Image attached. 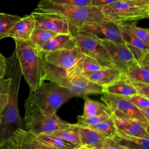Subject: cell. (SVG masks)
<instances>
[{"label": "cell", "mask_w": 149, "mask_h": 149, "mask_svg": "<svg viewBox=\"0 0 149 149\" xmlns=\"http://www.w3.org/2000/svg\"><path fill=\"white\" fill-rule=\"evenodd\" d=\"M6 59V75L10 78L8 102L0 121V144L12 136L17 129H23V119L18 109V93L22 76L16 51Z\"/></svg>", "instance_id": "6da1fadb"}, {"label": "cell", "mask_w": 149, "mask_h": 149, "mask_svg": "<svg viewBox=\"0 0 149 149\" xmlns=\"http://www.w3.org/2000/svg\"><path fill=\"white\" fill-rule=\"evenodd\" d=\"M14 40L22 75L29 86L30 91H34L45 81L43 51L30 40Z\"/></svg>", "instance_id": "7a4b0ae2"}, {"label": "cell", "mask_w": 149, "mask_h": 149, "mask_svg": "<svg viewBox=\"0 0 149 149\" xmlns=\"http://www.w3.org/2000/svg\"><path fill=\"white\" fill-rule=\"evenodd\" d=\"M34 9L56 13L64 17L68 22L70 34L73 37L86 24L105 19L102 7L62 5L40 0Z\"/></svg>", "instance_id": "3957f363"}, {"label": "cell", "mask_w": 149, "mask_h": 149, "mask_svg": "<svg viewBox=\"0 0 149 149\" xmlns=\"http://www.w3.org/2000/svg\"><path fill=\"white\" fill-rule=\"evenodd\" d=\"M85 55L78 47L74 48L59 49L44 52L43 57L45 70V80L55 81L72 72Z\"/></svg>", "instance_id": "277c9868"}, {"label": "cell", "mask_w": 149, "mask_h": 149, "mask_svg": "<svg viewBox=\"0 0 149 149\" xmlns=\"http://www.w3.org/2000/svg\"><path fill=\"white\" fill-rule=\"evenodd\" d=\"M25 114L23 122L26 130L35 136L49 134L55 130L71 127L73 123L61 119L56 113H49L43 111L33 103L26 100Z\"/></svg>", "instance_id": "5b68a950"}, {"label": "cell", "mask_w": 149, "mask_h": 149, "mask_svg": "<svg viewBox=\"0 0 149 149\" xmlns=\"http://www.w3.org/2000/svg\"><path fill=\"white\" fill-rule=\"evenodd\" d=\"M73 97L70 90L57 83L44 81L37 88L30 91L27 101L43 111L55 113L58 108Z\"/></svg>", "instance_id": "8992f818"}, {"label": "cell", "mask_w": 149, "mask_h": 149, "mask_svg": "<svg viewBox=\"0 0 149 149\" xmlns=\"http://www.w3.org/2000/svg\"><path fill=\"white\" fill-rule=\"evenodd\" d=\"M105 19L116 22H137L149 17V0L122 1L102 6Z\"/></svg>", "instance_id": "52a82bcc"}, {"label": "cell", "mask_w": 149, "mask_h": 149, "mask_svg": "<svg viewBox=\"0 0 149 149\" xmlns=\"http://www.w3.org/2000/svg\"><path fill=\"white\" fill-rule=\"evenodd\" d=\"M74 38L77 46L85 55L95 59L103 66H112L111 58L99 39L84 31L78 32Z\"/></svg>", "instance_id": "ba28073f"}, {"label": "cell", "mask_w": 149, "mask_h": 149, "mask_svg": "<svg viewBox=\"0 0 149 149\" xmlns=\"http://www.w3.org/2000/svg\"><path fill=\"white\" fill-rule=\"evenodd\" d=\"M100 40L111 58L112 66L122 74L125 73L130 68L138 64L125 44Z\"/></svg>", "instance_id": "9c48e42d"}, {"label": "cell", "mask_w": 149, "mask_h": 149, "mask_svg": "<svg viewBox=\"0 0 149 149\" xmlns=\"http://www.w3.org/2000/svg\"><path fill=\"white\" fill-rule=\"evenodd\" d=\"M68 88L73 96L85 97L90 94H102L103 87L98 85L80 73H73L54 81Z\"/></svg>", "instance_id": "30bf717a"}, {"label": "cell", "mask_w": 149, "mask_h": 149, "mask_svg": "<svg viewBox=\"0 0 149 149\" xmlns=\"http://www.w3.org/2000/svg\"><path fill=\"white\" fill-rule=\"evenodd\" d=\"M111 111L117 133L149 139V125L131 118L118 110Z\"/></svg>", "instance_id": "8fae6325"}, {"label": "cell", "mask_w": 149, "mask_h": 149, "mask_svg": "<svg viewBox=\"0 0 149 149\" xmlns=\"http://www.w3.org/2000/svg\"><path fill=\"white\" fill-rule=\"evenodd\" d=\"M79 31L90 33L101 40L125 44L118 23L114 21L104 19L92 22L84 26Z\"/></svg>", "instance_id": "7c38bea8"}, {"label": "cell", "mask_w": 149, "mask_h": 149, "mask_svg": "<svg viewBox=\"0 0 149 149\" xmlns=\"http://www.w3.org/2000/svg\"><path fill=\"white\" fill-rule=\"evenodd\" d=\"M31 15L35 20V28L58 34H70L67 20L61 15L34 10Z\"/></svg>", "instance_id": "4fadbf2b"}, {"label": "cell", "mask_w": 149, "mask_h": 149, "mask_svg": "<svg viewBox=\"0 0 149 149\" xmlns=\"http://www.w3.org/2000/svg\"><path fill=\"white\" fill-rule=\"evenodd\" d=\"M101 100L111 111L118 110L129 117L149 125V121L144 117L141 110L125 97L102 93Z\"/></svg>", "instance_id": "5bb4252c"}, {"label": "cell", "mask_w": 149, "mask_h": 149, "mask_svg": "<svg viewBox=\"0 0 149 149\" xmlns=\"http://www.w3.org/2000/svg\"><path fill=\"white\" fill-rule=\"evenodd\" d=\"M118 24L120 28L124 43L137 63L139 65L149 63V46L123 28L119 23Z\"/></svg>", "instance_id": "9a60e30c"}, {"label": "cell", "mask_w": 149, "mask_h": 149, "mask_svg": "<svg viewBox=\"0 0 149 149\" xmlns=\"http://www.w3.org/2000/svg\"><path fill=\"white\" fill-rule=\"evenodd\" d=\"M82 75L90 81L104 87L120 78L122 73L112 66H109Z\"/></svg>", "instance_id": "2e32d148"}, {"label": "cell", "mask_w": 149, "mask_h": 149, "mask_svg": "<svg viewBox=\"0 0 149 149\" xmlns=\"http://www.w3.org/2000/svg\"><path fill=\"white\" fill-rule=\"evenodd\" d=\"M34 29L35 20L33 16L30 14L21 17L13 26L6 37L23 40H30Z\"/></svg>", "instance_id": "e0dca14e"}, {"label": "cell", "mask_w": 149, "mask_h": 149, "mask_svg": "<svg viewBox=\"0 0 149 149\" xmlns=\"http://www.w3.org/2000/svg\"><path fill=\"white\" fill-rule=\"evenodd\" d=\"M76 47L75 39L71 34H58L38 47L44 52H48L59 49H70Z\"/></svg>", "instance_id": "ac0fdd59"}, {"label": "cell", "mask_w": 149, "mask_h": 149, "mask_svg": "<svg viewBox=\"0 0 149 149\" xmlns=\"http://www.w3.org/2000/svg\"><path fill=\"white\" fill-rule=\"evenodd\" d=\"M81 146L92 149H101L107 138L100 133L87 127L79 126Z\"/></svg>", "instance_id": "d6986e66"}, {"label": "cell", "mask_w": 149, "mask_h": 149, "mask_svg": "<svg viewBox=\"0 0 149 149\" xmlns=\"http://www.w3.org/2000/svg\"><path fill=\"white\" fill-rule=\"evenodd\" d=\"M12 138L18 149H43L37 136L24 129H16L13 133Z\"/></svg>", "instance_id": "ffe728a7"}, {"label": "cell", "mask_w": 149, "mask_h": 149, "mask_svg": "<svg viewBox=\"0 0 149 149\" xmlns=\"http://www.w3.org/2000/svg\"><path fill=\"white\" fill-rule=\"evenodd\" d=\"M102 93L125 97L137 94L134 88L127 81L122 74L118 79L104 87Z\"/></svg>", "instance_id": "44dd1931"}, {"label": "cell", "mask_w": 149, "mask_h": 149, "mask_svg": "<svg viewBox=\"0 0 149 149\" xmlns=\"http://www.w3.org/2000/svg\"><path fill=\"white\" fill-rule=\"evenodd\" d=\"M126 149H149V139L117 133L112 138Z\"/></svg>", "instance_id": "7402d4cb"}, {"label": "cell", "mask_w": 149, "mask_h": 149, "mask_svg": "<svg viewBox=\"0 0 149 149\" xmlns=\"http://www.w3.org/2000/svg\"><path fill=\"white\" fill-rule=\"evenodd\" d=\"M122 74L128 80L149 84V63L136 64Z\"/></svg>", "instance_id": "603a6c76"}, {"label": "cell", "mask_w": 149, "mask_h": 149, "mask_svg": "<svg viewBox=\"0 0 149 149\" xmlns=\"http://www.w3.org/2000/svg\"><path fill=\"white\" fill-rule=\"evenodd\" d=\"M38 139L57 149H75L78 146L69 142L61 137L47 134H40L37 136Z\"/></svg>", "instance_id": "cb8c5ba5"}, {"label": "cell", "mask_w": 149, "mask_h": 149, "mask_svg": "<svg viewBox=\"0 0 149 149\" xmlns=\"http://www.w3.org/2000/svg\"><path fill=\"white\" fill-rule=\"evenodd\" d=\"M109 109V108L105 104L93 100L85 96L83 113L82 116L86 118H88L99 115Z\"/></svg>", "instance_id": "d4e9b609"}, {"label": "cell", "mask_w": 149, "mask_h": 149, "mask_svg": "<svg viewBox=\"0 0 149 149\" xmlns=\"http://www.w3.org/2000/svg\"><path fill=\"white\" fill-rule=\"evenodd\" d=\"M48 134L58 136L78 146H81L79 126L74 123L71 127L55 130Z\"/></svg>", "instance_id": "484cf974"}, {"label": "cell", "mask_w": 149, "mask_h": 149, "mask_svg": "<svg viewBox=\"0 0 149 149\" xmlns=\"http://www.w3.org/2000/svg\"><path fill=\"white\" fill-rule=\"evenodd\" d=\"M104 67L105 66L100 65L95 59L85 55L84 58L77 65L69 74L73 73H80L82 74L101 69Z\"/></svg>", "instance_id": "4316f807"}, {"label": "cell", "mask_w": 149, "mask_h": 149, "mask_svg": "<svg viewBox=\"0 0 149 149\" xmlns=\"http://www.w3.org/2000/svg\"><path fill=\"white\" fill-rule=\"evenodd\" d=\"M83 127H87L94 130L100 133L106 137L112 138L117 134L116 129L112 117L97 124L86 125Z\"/></svg>", "instance_id": "83f0119b"}, {"label": "cell", "mask_w": 149, "mask_h": 149, "mask_svg": "<svg viewBox=\"0 0 149 149\" xmlns=\"http://www.w3.org/2000/svg\"><path fill=\"white\" fill-rule=\"evenodd\" d=\"M123 28L132 33L136 37L141 40L147 45L149 46V30L148 29L141 28L136 25V22L132 23L118 22Z\"/></svg>", "instance_id": "f1b7e54d"}, {"label": "cell", "mask_w": 149, "mask_h": 149, "mask_svg": "<svg viewBox=\"0 0 149 149\" xmlns=\"http://www.w3.org/2000/svg\"><path fill=\"white\" fill-rule=\"evenodd\" d=\"M20 19L19 16L0 13V40L6 37L13 26Z\"/></svg>", "instance_id": "f546056e"}, {"label": "cell", "mask_w": 149, "mask_h": 149, "mask_svg": "<svg viewBox=\"0 0 149 149\" xmlns=\"http://www.w3.org/2000/svg\"><path fill=\"white\" fill-rule=\"evenodd\" d=\"M57 34L58 33L52 31L35 28L31 35L30 40L40 47Z\"/></svg>", "instance_id": "4dcf8cb0"}, {"label": "cell", "mask_w": 149, "mask_h": 149, "mask_svg": "<svg viewBox=\"0 0 149 149\" xmlns=\"http://www.w3.org/2000/svg\"><path fill=\"white\" fill-rule=\"evenodd\" d=\"M111 117V111L109 109L101 115L94 116L91 117L86 118L82 115L77 116V125L80 126H84L86 125H91L97 124L100 122L108 119Z\"/></svg>", "instance_id": "1f68e13d"}, {"label": "cell", "mask_w": 149, "mask_h": 149, "mask_svg": "<svg viewBox=\"0 0 149 149\" xmlns=\"http://www.w3.org/2000/svg\"><path fill=\"white\" fill-rule=\"evenodd\" d=\"M129 101L140 109L149 108V98L140 94H135L127 97Z\"/></svg>", "instance_id": "d6a6232c"}, {"label": "cell", "mask_w": 149, "mask_h": 149, "mask_svg": "<svg viewBox=\"0 0 149 149\" xmlns=\"http://www.w3.org/2000/svg\"><path fill=\"white\" fill-rule=\"evenodd\" d=\"M49 2L62 5L88 6H90V0H45Z\"/></svg>", "instance_id": "836d02e7"}, {"label": "cell", "mask_w": 149, "mask_h": 149, "mask_svg": "<svg viewBox=\"0 0 149 149\" xmlns=\"http://www.w3.org/2000/svg\"><path fill=\"white\" fill-rule=\"evenodd\" d=\"M125 79L134 88L138 94L149 98V84H146L142 82L130 81L127 80L126 78Z\"/></svg>", "instance_id": "e575fe53"}, {"label": "cell", "mask_w": 149, "mask_h": 149, "mask_svg": "<svg viewBox=\"0 0 149 149\" xmlns=\"http://www.w3.org/2000/svg\"><path fill=\"white\" fill-rule=\"evenodd\" d=\"M101 149H126V148L119 145L112 138L107 137Z\"/></svg>", "instance_id": "d590c367"}, {"label": "cell", "mask_w": 149, "mask_h": 149, "mask_svg": "<svg viewBox=\"0 0 149 149\" xmlns=\"http://www.w3.org/2000/svg\"><path fill=\"white\" fill-rule=\"evenodd\" d=\"M7 77L6 79L3 78L0 80V95L9 93L11 79L9 77Z\"/></svg>", "instance_id": "8d00e7d4"}, {"label": "cell", "mask_w": 149, "mask_h": 149, "mask_svg": "<svg viewBox=\"0 0 149 149\" xmlns=\"http://www.w3.org/2000/svg\"><path fill=\"white\" fill-rule=\"evenodd\" d=\"M119 0H90V6L96 7H102L113 3Z\"/></svg>", "instance_id": "74e56055"}, {"label": "cell", "mask_w": 149, "mask_h": 149, "mask_svg": "<svg viewBox=\"0 0 149 149\" xmlns=\"http://www.w3.org/2000/svg\"><path fill=\"white\" fill-rule=\"evenodd\" d=\"M0 149H18V147L12 136L0 144Z\"/></svg>", "instance_id": "f35d334b"}, {"label": "cell", "mask_w": 149, "mask_h": 149, "mask_svg": "<svg viewBox=\"0 0 149 149\" xmlns=\"http://www.w3.org/2000/svg\"><path fill=\"white\" fill-rule=\"evenodd\" d=\"M6 71V59L0 52V80L4 78Z\"/></svg>", "instance_id": "ab89813d"}, {"label": "cell", "mask_w": 149, "mask_h": 149, "mask_svg": "<svg viewBox=\"0 0 149 149\" xmlns=\"http://www.w3.org/2000/svg\"><path fill=\"white\" fill-rule=\"evenodd\" d=\"M8 98H9V93L0 95V115L2 114V112L3 111L6 106L8 104Z\"/></svg>", "instance_id": "60d3db41"}, {"label": "cell", "mask_w": 149, "mask_h": 149, "mask_svg": "<svg viewBox=\"0 0 149 149\" xmlns=\"http://www.w3.org/2000/svg\"><path fill=\"white\" fill-rule=\"evenodd\" d=\"M144 117L149 121V108H147L144 109H140Z\"/></svg>", "instance_id": "b9f144b4"}, {"label": "cell", "mask_w": 149, "mask_h": 149, "mask_svg": "<svg viewBox=\"0 0 149 149\" xmlns=\"http://www.w3.org/2000/svg\"><path fill=\"white\" fill-rule=\"evenodd\" d=\"M41 147L43 149H57L48 144H46V143H42L41 141Z\"/></svg>", "instance_id": "7bdbcfd3"}, {"label": "cell", "mask_w": 149, "mask_h": 149, "mask_svg": "<svg viewBox=\"0 0 149 149\" xmlns=\"http://www.w3.org/2000/svg\"><path fill=\"white\" fill-rule=\"evenodd\" d=\"M75 149H92V148H88V147H85V146H80L77 147Z\"/></svg>", "instance_id": "ee69618b"}, {"label": "cell", "mask_w": 149, "mask_h": 149, "mask_svg": "<svg viewBox=\"0 0 149 149\" xmlns=\"http://www.w3.org/2000/svg\"><path fill=\"white\" fill-rule=\"evenodd\" d=\"M1 119H2V115H0V121H1Z\"/></svg>", "instance_id": "f6af8a7d"}, {"label": "cell", "mask_w": 149, "mask_h": 149, "mask_svg": "<svg viewBox=\"0 0 149 149\" xmlns=\"http://www.w3.org/2000/svg\"><path fill=\"white\" fill-rule=\"evenodd\" d=\"M122 1H134V0H122Z\"/></svg>", "instance_id": "bcb514c9"}]
</instances>
